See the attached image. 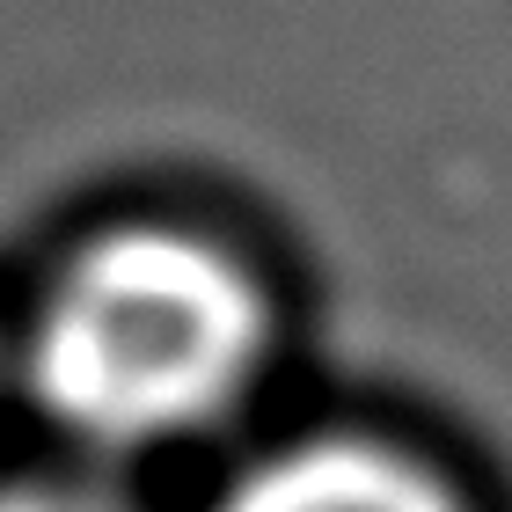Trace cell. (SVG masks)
<instances>
[{
  "label": "cell",
  "instance_id": "1",
  "mask_svg": "<svg viewBox=\"0 0 512 512\" xmlns=\"http://www.w3.org/2000/svg\"><path fill=\"white\" fill-rule=\"evenodd\" d=\"M271 352L264 286L191 227L96 235L30 330L37 410L88 447H161L242 403Z\"/></svg>",
  "mask_w": 512,
  "mask_h": 512
},
{
  "label": "cell",
  "instance_id": "2",
  "mask_svg": "<svg viewBox=\"0 0 512 512\" xmlns=\"http://www.w3.org/2000/svg\"><path fill=\"white\" fill-rule=\"evenodd\" d=\"M213 512H461V505L432 469L374 447V439H300V447L249 461Z\"/></svg>",
  "mask_w": 512,
  "mask_h": 512
},
{
  "label": "cell",
  "instance_id": "3",
  "mask_svg": "<svg viewBox=\"0 0 512 512\" xmlns=\"http://www.w3.org/2000/svg\"><path fill=\"white\" fill-rule=\"evenodd\" d=\"M0 512H139L118 491H96V483H8L0 491Z\"/></svg>",
  "mask_w": 512,
  "mask_h": 512
}]
</instances>
